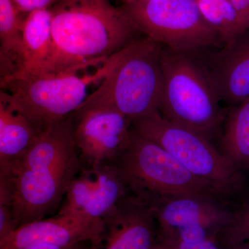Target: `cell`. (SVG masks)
<instances>
[{"instance_id":"cell-1","label":"cell","mask_w":249,"mask_h":249,"mask_svg":"<svg viewBox=\"0 0 249 249\" xmlns=\"http://www.w3.org/2000/svg\"><path fill=\"white\" fill-rule=\"evenodd\" d=\"M50 9L52 47L39 73H79L101 66L137 39L139 31L125 11L109 0H59Z\"/></svg>"},{"instance_id":"cell-2","label":"cell","mask_w":249,"mask_h":249,"mask_svg":"<svg viewBox=\"0 0 249 249\" xmlns=\"http://www.w3.org/2000/svg\"><path fill=\"white\" fill-rule=\"evenodd\" d=\"M70 116L39 134L15 168L10 207L16 228L59 210L81 169Z\"/></svg>"},{"instance_id":"cell-3","label":"cell","mask_w":249,"mask_h":249,"mask_svg":"<svg viewBox=\"0 0 249 249\" xmlns=\"http://www.w3.org/2000/svg\"><path fill=\"white\" fill-rule=\"evenodd\" d=\"M163 45L145 36L104 62L106 72L82 106L112 109L133 121L159 111Z\"/></svg>"},{"instance_id":"cell-4","label":"cell","mask_w":249,"mask_h":249,"mask_svg":"<svg viewBox=\"0 0 249 249\" xmlns=\"http://www.w3.org/2000/svg\"><path fill=\"white\" fill-rule=\"evenodd\" d=\"M196 52L163 46V74L159 112L167 120L212 140L219 137L227 111L211 85L206 61Z\"/></svg>"},{"instance_id":"cell-5","label":"cell","mask_w":249,"mask_h":249,"mask_svg":"<svg viewBox=\"0 0 249 249\" xmlns=\"http://www.w3.org/2000/svg\"><path fill=\"white\" fill-rule=\"evenodd\" d=\"M111 164L129 196L149 206L182 196H203L222 202L229 199L221 190L192 174L164 149L136 133Z\"/></svg>"},{"instance_id":"cell-6","label":"cell","mask_w":249,"mask_h":249,"mask_svg":"<svg viewBox=\"0 0 249 249\" xmlns=\"http://www.w3.org/2000/svg\"><path fill=\"white\" fill-rule=\"evenodd\" d=\"M106 72L103 63L94 73H33L19 71L1 86L37 134L65 120L99 84Z\"/></svg>"},{"instance_id":"cell-7","label":"cell","mask_w":249,"mask_h":249,"mask_svg":"<svg viewBox=\"0 0 249 249\" xmlns=\"http://www.w3.org/2000/svg\"><path fill=\"white\" fill-rule=\"evenodd\" d=\"M135 133L152 141L198 178L214 185L229 199L245 189L243 174L211 141L160 115L159 111L133 121Z\"/></svg>"},{"instance_id":"cell-8","label":"cell","mask_w":249,"mask_h":249,"mask_svg":"<svg viewBox=\"0 0 249 249\" xmlns=\"http://www.w3.org/2000/svg\"><path fill=\"white\" fill-rule=\"evenodd\" d=\"M122 8L139 32L173 50L197 52L223 46L196 0H150Z\"/></svg>"},{"instance_id":"cell-9","label":"cell","mask_w":249,"mask_h":249,"mask_svg":"<svg viewBox=\"0 0 249 249\" xmlns=\"http://www.w3.org/2000/svg\"><path fill=\"white\" fill-rule=\"evenodd\" d=\"M70 117L81 168L111 164L135 134L131 119L107 108L81 106Z\"/></svg>"},{"instance_id":"cell-10","label":"cell","mask_w":249,"mask_h":249,"mask_svg":"<svg viewBox=\"0 0 249 249\" xmlns=\"http://www.w3.org/2000/svg\"><path fill=\"white\" fill-rule=\"evenodd\" d=\"M128 195L112 165L81 168L67 188L57 214L103 221Z\"/></svg>"},{"instance_id":"cell-11","label":"cell","mask_w":249,"mask_h":249,"mask_svg":"<svg viewBox=\"0 0 249 249\" xmlns=\"http://www.w3.org/2000/svg\"><path fill=\"white\" fill-rule=\"evenodd\" d=\"M103 221L56 214L19 226L0 242V249H30L41 245L71 246L89 242L102 246Z\"/></svg>"},{"instance_id":"cell-12","label":"cell","mask_w":249,"mask_h":249,"mask_svg":"<svg viewBox=\"0 0 249 249\" xmlns=\"http://www.w3.org/2000/svg\"><path fill=\"white\" fill-rule=\"evenodd\" d=\"M103 220V249H152L157 241L158 230L151 209L129 195Z\"/></svg>"},{"instance_id":"cell-13","label":"cell","mask_w":249,"mask_h":249,"mask_svg":"<svg viewBox=\"0 0 249 249\" xmlns=\"http://www.w3.org/2000/svg\"><path fill=\"white\" fill-rule=\"evenodd\" d=\"M206 60L211 85L220 102L235 106L249 98V29Z\"/></svg>"},{"instance_id":"cell-14","label":"cell","mask_w":249,"mask_h":249,"mask_svg":"<svg viewBox=\"0 0 249 249\" xmlns=\"http://www.w3.org/2000/svg\"><path fill=\"white\" fill-rule=\"evenodd\" d=\"M224 202L197 196L169 198L150 206L157 222L159 236L191 226H202L219 235L229 222L232 211Z\"/></svg>"},{"instance_id":"cell-15","label":"cell","mask_w":249,"mask_h":249,"mask_svg":"<svg viewBox=\"0 0 249 249\" xmlns=\"http://www.w3.org/2000/svg\"><path fill=\"white\" fill-rule=\"evenodd\" d=\"M37 135L9 91L0 87V167L13 177L18 161Z\"/></svg>"},{"instance_id":"cell-16","label":"cell","mask_w":249,"mask_h":249,"mask_svg":"<svg viewBox=\"0 0 249 249\" xmlns=\"http://www.w3.org/2000/svg\"><path fill=\"white\" fill-rule=\"evenodd\" d=\"M52 13L50 8L36 10L27 14L22 27L24 63L19 71H42L52 47Z\"/></svg>"},{"instance_id":"cell-17","label":"cell","mask_w":249,"mask_h":249,"mask_svg":"<svg viewBox=\"0 0 249 249\" xmlns=\"http://www.w3.org/2000/svg\"><path fill=\"white\" fill-rule=\"evenodd\" d=\"M220 148L238 169L249 170V98L227 111Z\"/></svg>"},{"instance_id":"cell-18","label":"cell","mask_w":249,"mask_h":249,"mask_svg":"<svg viewBox=\"0 0 249 249\" xmlns=\"http://www.w3.org/2000/svg\"><path fill=\"white\" fill-rule=\"evenodd\" d=\"M12 0H0V45L22 70L24 51L22 38L24 19Z\"/></svg>"},{"instance_id":"cell-19","label":"cell","mask_w":249,"mask_h":249,"mask_svg":"<svg viewBox=\"0 0 249 249\" xmlns=\"http://www.w3.org/2000/svg\"><path fill=\"white\" fill-rule=\"evenodd\" d=\"M201 14L223 43L241 34L237 14L230 0H196Z\"/></svg>"},{"instance_id":"cell-20","label":"cell","mask_w":249,"mask_h":249,"mask_svg":"<svg viewBox=\"0 0 249 249\" xmlns=\"http://www.w3.org/2000/svg\"><path fill=\"white\" fill-rule=\"evenodd\" d=\"M217 242L223 248L249 243V201L244 203L217 236Z\"/></svg>"},{"instance_id":"cell-21","label":"cell","mask_w":249,"mask_h":249,"mask_svg":"<svg viewBox=\"0 0 249 249\" xmlns=\"http://www.w3.org/2000/svg\"><path fill=\"white\" fill-rule=\"evenodd\" d=\"M19 68L12 57L0 45V87L14 77Z\"/></svg>"},{"instance_id":"cell-22","label":"cell","mask_w":249,"mask_h":249,"mask_svg":"<svg viewBox=\"0 0 249 249\" xmlns=\"http://www.w3.org/2000/svg\"><path fill=\"white\" fill-rule=\"evenodd\" d=\"M170 249H224L216 240H206L196 243L187 244L172 240H160Z\"/></svg>"},{"instance_id":"cell-23","label":"cell","mask_w":249,"mask_h":249,"mask_svg":"<svg viewBox=\"0 0 249 249\" xmlns=\"http://www.w3.org/2000/svg\"><path fill=\"white\" fill-rule=\"evenodd\" d=\"M20 14H29L36 10L49 9L59 0H12Z\"/></svg>"},{"instance_id":"cell-24","label":"cell","mask_w":249,"mask_h":249,"mask_svg":"<svg viewBox=\"0 0 249 249\" xmlns=\"http://www.w3.org/2000/svg\"><path fill=\"white\" fill-rule=\"evenodd\" d=\"M12 193V175L0 167V204L11 206Z\"/></svg>"},{"instance_id":"cell-25","label":"cell","mask_w":249,"mask_h":249,"mask_svg":"<svg viewBox=\"0 0 249 249\" xmlns=\"http://www.w3.org/2000/svg\"><path fill=\"white\" fill-rule=\"evenodd\" d=\"M16 229L11 207L0 204V242Z\"/></svg>"},{"instance_id":"cell-26","label":"cell","mask_w":249,"mask_h":249,"mask_svg":"<svg viewBox=\"0 0 249 249\" xmlns=\"http://www.w3.org/2000/svg\"><path fill=\"white\" fill-rule=\"evenodd\" d=\"M237 14L241 33L249 29V0H230Z\"/></svg>"},{"instance_id":"cell-27","label":"cell","mask_w":249,"mask_h":249,"mask_svg":"<svg viewBox=\"0 0 249 249\" xmlns=\"http://www.w3.org/2000/svg\"><path fill=\"white\" fill-rule=\"evenodd\" d=\"M89 243H91V242H81V243L71 246L41 245L33 247L30 249H82Z\"/></svg>"},{"instance_id":"cell-28","label":"cell","mask_w":249,"mask_h":249,"mask_svg":"<svg viewBox=\"0 0 249 249\" xmlns=\"http://www.w3.org/2000/svg\"><path fill=\"white\" fill-rule=\"evenodd\" d=\"M152 249H170V248L168 246L165 245L163 242L157 240L155 245L152 247Z\"/></svg>"},{"instance_id":"cell-29","label":"cell","mask_w":249,"mask_h":249,"mask_svg":"<svg viewBox=\"0 0 249 249\" xmlns=\"http://www.w3.org/2000/svg\"><path fill=\"white\" fill-rule=\"evenodd\" d=\"M224 249H249V243L240 244V245L232 246Z\"/></svg>"},{"instance_id":"cell-30","label":"cell","mask_w":249,"mask_h":249,"mask_svg":"<svg viewBox=\"0 0 249 249\" xmlns=\"http://www.w3.org/2000/svg\"><path fill=\"white\" fill-rule=\"evenodd\" d=\"M124 5L134 4V3L145 2V1H150V0H121Z\"/></svg>"},{"instance_id":"cell-31","label":"cell","mask_w":249,"mask_h":249,"mask_svg":"<svg viewBox=\"0 0 249 249\" xmlns=\"http://www.w3.org/2000/svg\"><path fill=\"white\" fill-rule=\"evenodd\" d=\"M82 249H98L97 247H95L94 245H93V244L89 243L86 246H85L84 247H83Z\"/></svg>"}]
</instances>
